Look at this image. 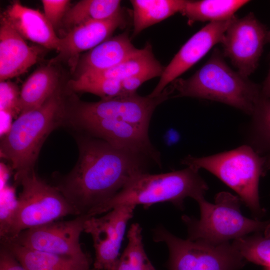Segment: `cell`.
I'll use <instances>...</instances> for the list:
<instances>
[{
	"label": "cell",
	"mask_w": 270,
	"mask_h": 270,
	"mask_svg": "<svg viewBox=\"0 0 270 270\" xmlns=\"http://www.w3.org/2000/svg\"><path fill=\"white\" fill-rule=\"evenodd\" d=\"M66 104L59 88L40 107L20 114L4 135L1 157L10 162L14 179L34 170L40 149L49 134L64 126Z\"/></svg>",
	"instance_id": "obj_3"
},
{
	"label": "cell",
	"mask_w": 270,
	"mask_h": 270,
	"mask_svg": "<svg viewBox=\"0 0 270 270\" xmlns=\"http://www.w3.org/2000/svg\"><path fill=\"white\" fill-rule=\"evenodd\" d=\"M24 39L59 50L61 39L44 14L14 1L1 15Z\"/></svg>",
	"instance_id": "obj_17"
},
{
	"label": "cell",
	"mask_w": 270,
	"mask_h": 270,
	"mask_svg": "<svg viewBox=\"0 0 270 270\" xmlns=\"http://www.w3.org/2000/svg\"><path fill=\"white\" fill-rule=\"evenodd\" d=\"M162 71L152 70L132 76L121 81L123 96L136 93L137 89L144 82L152 78L160 76Z\"/></svg>",
	"instance_id": "obj_31"
},
{
	"label": "cell",
	"mask_w": 270,
	"mask_h": 270,
	"mask_svg": "<svg viewBox=\"0 0 270 270\" xmlns=\"http://www.w3.org/2000/svg\"><path fill=\"white\" fill-rule=\"evenodd\" d=\"M73 136L78 148L77 162L66 175H54L53 185L79 215L88 216L134 176L146 172L148 158L144 156L96 138Z\"/></svg>",
	"instance_id": "obj_1"
},
{
	"label": "cell",
	"mask_w": 270,
	"mask_h": 270,
	"mask_svg": "<svg viewBox=\"0 0 270 270\" xmlns=\"http://www.w3.org/2000/svg\"><path fill=\"white\" fill-rule=\"evenodd\" d=\"M268 30L250 12L241 18L235 16L226 31L221 42L223 55L243 76L248 77L256 69Z\"/></svg>",
	"instance_id": "obj_12"
},
{
	"label": "cell",
	"mask_w": 270,
	"mask_h": 270,
	"mask_svg": "<svg viewBox=\"0 0 270 270\" xmlns=\"http://www.w3.org/2000/svg\"><path fill=\"white\" fill-rule=\"evenodd\" d=\"M182 164L196 170L204 169L218 178L238 194L259 220L266 213L258 193L260 177L270 170V156L262 155L248 144L207 156H188Z\"/></svg>",
	"instance_id": "obj_5"
},
{
	"label": "cell",
	"mask_w": 270,
	"mask_h": 270,
	"mask_svg": "<svg viewBox=\"0 0 270 270\" xmlns=\"http://www.w3.org/2000/svg\"><path fill=\"white\" fill-rule=\"evenodd\" d=\"M58 74L50 66L40 67L32 72L22 84L19 98L20 114L34 110L58 88Z\"/></svg>",
	"instance_id": "obj_20"
},
{
	"label": "cell",
	"mask_w": 270,
	"mask_h": 270,
	"mask_svg": "<svg viewBox=\"0 0 270 270\" xmlns=\"http://www.w3.org/2000/svg\"><path fill=\"white\" fill-rule=\"evenodd\" d=\"M266 43L270 42V30H268L266 36Z\"/></svg>",
	"instance_id": "obj_35"
},
{
	"label": "cell",
	"mask_w": 270,
	"mask_h": 270,
	"mask_svg": "<svg viewBox=\"0 0 270 270\" xmlns=\"http://www.w3.org/2000/svg\"><path fill=\"white\" fill-rule=\"evenodd\" d=\"M200 208L199 219L183 215L188 238L212 244L228 242L252 232L264 233L269 221L251 219L242 214L240 198L230 192L217 194L214 203L204 197L196 201Z\"/></svg>",
	"instance_id": "obj_7"
},
{
	"label": "cell",
	"mask_w": 270,
	"mask_h": 270,
	"mask_svg": "<svg viewBox=\"0 0 270 270\" xmlns=\"http://www.w3.org/2000/svg\"><path fill=\"white\" fill-rule=\"evenodd\" d=\"M138 50L132 43L128 32L110 38L82 56L78 64V76L112 68Z\"/></svg>",
	"instance_id": "obj_18"
},
{
	"label": "cell",
	"mask_w": 270,
	"mask_h": 270,
	"mask_svg": "<svg viewBox=\"0 0 270 270\" xmlns=\"http://www.w3.org/2000/svg\"><path fill=\"white\" fill-rule=\"evenodd\" d=\"M14 180L22 190L12 211L0 220L1 239L12 238L22 231L69 215H79L62 194L38 177L34 170Z\"/></svg>",
	"instance_id": "obj_6"
},
{
	"label": "cell",
	"mask_w": 270,
	"mask_h": 270,
	"mask_svg": "<svg viewBox=\"0 0 270 270\" xmlns=\"http://www.w3.org/2000/svg\"><path fill=\"white\" fill-rule=\"evenodd\" d=\"M0 270H26L13 254L2 245L0 250Z\"/></svg>",
	"instance_id": "obj_32"
},
{
	"label": "cell",
	"mask_w": 270,
	"mask_h": 270,
	"mask_svg": "<svg viewBox=\"0 0 270 270\" xmlns=\"http://www.w3.org/2000/svg\"><path fill=\"white\" fill-rule=\"evenodd\" d=\"M270 68L266 78L261 86V96L264 98H270Z\"/></svg>",
	"instance_id": "obj_33"
},
{
	"label": "cell",
	"mask_w": 270,
	"mask_h": 270,
	"mask_svg": "<svg viewBox=\"0 0 270 270\" xmlns=\"http://www.w3.org/2000/svg\"><path fill=\"white\" fill-rule=\"evenodd\" d=\"M164 67L155 58L150 44L118 65L104 71L85 74L78 78L87 79L109 78L122 80L143 72L159 70Z\"/></svg>",
	"instance_id": "obj_21"
},
{
	"label": "cell",
	"mask_w": 270,
	"mask_h": 270,
	"mask_svg": "<svg viewBox=\"0 0 270 270\" xmlns=\"http://www.w3.org/2000/svg\"></svg>",
	"instance_id": "obj_36"
},
{
	"label": "cell",
	"mask_w": 270,
	"mask_h": 270,
	"mask_svg": "<svg viewBox=\"0 0 270 270\" xmlns=\"http://www.w3.org/2000/svg\"><path fill=\"white\" fill-rule=\"evenodd\" d=\"M186 2L184 0H131L134 25L132 38L146 28L178 12L180 13Z\"/></svg>",
	"instance_id": "obj_22"
},
{
	"label": "cell",
	"mask_w": 270,
	"mask_h": 270,
	"mask_svg": "<svg viewBox=\"0 0 270 270\" xmlns=\"http://www.w3.org/2000/svg\"><path fill=\"white\" fill-rule=\"evenodd\" d=\"M142 230L138 223L131 225L127 234L128 244L114 270H156L146 253Z\"/></svg>",
	"instance_id": "obj_26"
},
{
	"label": "cell",
	"mask_w": 270,
	"mask_h": 270,
	"mask_svg": "<svg viewBox=\"0 0 270 270\" xmlns=\"http://www.w3.org/2000/svg\"><path fill=\"white\" fill-rule=\"evenodd\" d=\"M64 126L74 134L96 138L144 156L160 165V155L150 140L148 130L124 121L66 114Z\"/></svg>",
	"instance_id": "obj_9"
},
{
	"label": "cell",
	"mask_w": 270,
	"mask_h": 270,
	"mask_svg": "<svg viewBox=\"0 0 270 270\" xmlns=\"http://www.w3.org/2000/svg\"><path fill=\"white\" fill-rule=\"evenodd\" d=\"M89 217L82 214L70 220L54 221L22 231L12 238L1 240L44 252L86 256L88 254L82 250L80 238Z\"/></svg>",
	"instance_id": "obj_11"
},
{
	"label": "cell",
	"mask_w": 270,
	"mask_h": 270,
	"mask_svg": "<svg viewBox=\"0 0 270 270\" xmlns=\"http://www.w3.org/2000/svg\"><path fill=\"white\" fill-rule=\"evenodd\" d=\"M173 92L170 86L156 97L142 96L136 93L96 102L74 100L70 105L66 106V114L122 120L148 130L154 110Z\"/></svg>",
	"instance_id": "obj_10"
},
{
	"label": "cell",
	"mask_w": 270,
	"mask_h": 270,
	"mask_svg": "<svg viewBox=\"0 0 270 270\" xmlns=\"http://www.w3.org/2000/svg\"><path fill=\"white\" fill-rule=\"evenodd\" d=\"M250 116L248 144L260 154L270 156V98L261 96Z\"/></svg>",
	"instance_id": "obj_25"
},
{
	"label": "cell",
	"mask_w": 270,
	"mask_h": 270,
	"mask_svg": "<svg viewBox=\"0 0 270 270\" xmlns=\"http://www.w3.org/2000/svg\"><path fill=\"white\" fill-rule=\"evenodd\" d=\"M268 221L269 222L268 227L264 233V234L266 236H270V220Z\"/></svg>",
	"instance_id": "obj_34"
},
{
	"label": "cell",
	"mask_w": 270,
	"mask_h": 270,
	"mask_svg": "<svg viewBox=\"0 0 270 270\" xmlns=\"http://www.w3.org/2000/svg\"><path fill=\"white\" fill-rule=\"evenodd\" d=\"M126 24L122 10L110 18L88 22L72 28L60 38L59 54L56 60L72 58L84 51L90 50L110 38L118 28H124Z\"/></svg>",
	"instance_id": "obj_16"
},
{
	"label": "cell",
	"mask_w": 270,
	"mask_h": 270,
	"mask_svg": "<svg viewBox=\"0 0 270 270\" xmlns=\"http://www.w3.org/2000/svg\"><path fill=\"white\" fill-rule=\"evenodd\" d=\"M41 54V48L28 46L24 39L0 17V81L24 72L36 62Z\"/></svg>",
	"instance_id": "obj_15"
},
{
	"label": "cell",
	"mask_w": 270,
	"mask_h": 270,
	"mask_svg": "<svg viewBox=\"0 0 270 270\" xmlns=\"http://www.w3.org/2000/svg\"><path fill=\"white\" fill-rule=\"evenodd\" d=\"M44 14L54 28L62 20L70 0H42Z\"/></svg>",
	"instance_id": "obj_30"
},
{
	"label": "cell",
	"mask_w": 270,
	"mask_h": 270,
	"mask_svg": "<svg viewBox=\"0 0 270 270\" xmlns=\"http://www.w3.org/2000/svg\"><path fill=\"white\" fill-rule=\"evenodd\" d=\"M120 0H82L68 10L62 22L72 28L82 24L110 18L122 11Z\"/></svg>",
	"instance_id": "obj_24"
},
{
	"label": "cell",
	"mask_w": 270,
	"mask_h": 270,
	"mask_svg": "<svg viewBox=\"0 0 270 270\" xmlns=\"http://www.w3.org/2000/svg\"><path fill=\"white\" fill-rule=\"evenodd\" d=\"M208 189L198 170L190 167L159 174L143 172L132 178L114 196L88 216H99L122 204L142 205L148 208L164 202H170L183 210L186 198L196 201L204 197Z\"/></svg>",
	"instance_id": "obj_2"
},
{
	"label": "cell",
	"mask_w": 270,
	"mask_h": 270,
	"mask_svg": "<svg viewBox=\"0 0 270 270\" xmlns=\"http://www.w3.org/2000/svg\"><path fill=\"white\" fill-rule=\"evenodd\" d=\"M216 48L208 61L191 77L177 78L172 88L173 97H192L222 102L251 116L261 97V86L250 80L226 62Z\"/></svg>",
	"instance_id": "obj_4"
},
{
	"label": "cell",
	"mask_w": 270,
	"mask_h": 270,
	"mask_svg": "<svg viewBox=\"0 0 270 270\" xmlns=\"http://www.w3.org/2000/svg\"><path fill=\"white\" fill-rule=\"evenodd\" d=\"M20 91L16 84L10 81H0V111L10 113L12 116L17 114L20 115Z\"/></svg>",
	"instance_id": "obj_29"
},
{
	"label": "cell",
	"mask_w": 270,
	"mask_h": 270,
	"mask_svg": "<svg viewBox=\"0 0 270 270\" xmlns=\"http://www.w3.org/2000/svg\"><path fill=\"white\" fill-rule=\"evenodd\" d=\"M234 18L210 22L190 37L164 67L158 84L148 95L159 96L169 84L198 62L214 46L221 43Z\"/></svg>",
	"instance_id": "obj_14"
},
{
	"label": "cell",
	"mask_w": 270,
	"mask_h": 270,
	"mask_svg": "<svg viewBox=\"0 0 270 270\" xmlns=\"http://www.w3.org/2000/svg\"><path fill=\"white\" fill-rule=\"evenodd\" d=\"M247 0H186L180 13L189 25L196 22H219L230 20L236 12L249 2Z\"/></svg>",
	"instance_id": "obj_23"
},
{
	"label": "cell",
	"mask_w": 270,
	"mask_h": 270,
	"mask_svg": "<svg viewBox=\"0 0 270 270\" xmlns=\"http://www.w3.org/2000/svg\"><path fill=\"white\" fill-rule=\"evenodd\" d=\"M154 240L164 242L168 250V270H238L246 260L232 243L212 244L180 238L159 226Z\"/></svg>",
	"instance_id": "obj_8"
},
{
	"label": "cell",
	"mask_w": 270,
	"mask_h": 270,
	"mask_svg": "<svg viewBox=\"0 0 270 270\" xmlns=\"http://www.w3.org/2000/svg\"><path fill=\"white\" fill-rule=\"evenodd\" d=\"M136 207L120 205L103 216H90L86 220L84 232L91 236L95 251L92 270H114L126 226Z\"/></svg>",
	"instance_id": "obj_13"
},
{
	"label": "cell",
	"mask_w": 270,
	"mask_h": 270,
	"mask_svg": "<svg viewBox=\"0 0 270 270\" xmlns=\"http://www.w3.org/2000/svg\"><path fill=\"white\" fill-rule=\"evenodd\" d=\"M232 244L246 260L270 268V236L256 232L234 240Z\"/></svg>",
	"instance_id": "obj_27"
},
{
	"label": "cell",
	"mask_w": 270,
	"mask_h": 270,
	"mask_svg": "<svg viewBox=\"0 0 270 270\" xmlns=\"http://www.w3.org/2000/svg\"><path fill=\"white\" fill-rule=\"evenodd\" d=\"M69 86L75 92H89L107 100L123 96L121 80L109 79H87L78 78L70 80Z\"/></svg>",
	"instance_id": "obj_28"
},
{
	"label": "cell",
	"mask_w": 270,
	"mask_h": 270,
	"mask_svg": "<svg viewBox=\"0 0 270 270\" xmlns=\"http://www.w3.org/2000/svg\"><path fill=\"white\" fill-rule=\"evenodd\" d=\"M26 270H90L92 260L88 255L74 257L44 252L21 246L7 240H1Z\"/></svg>",
	"instance_id": "obj_19"
}]
</instances>
